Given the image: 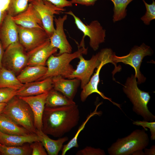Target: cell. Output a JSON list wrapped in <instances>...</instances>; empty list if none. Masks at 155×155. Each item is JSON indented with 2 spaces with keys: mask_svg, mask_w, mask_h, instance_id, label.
Listing matches in <instances>:
<instances>
[{
  "mask_svg": "<svg viewBox=\"0 0 155 155\" xmlns=\"http://www.w3.org/2000/svg\"><path fill=\"white\" fill-rule=\"evenodd\" d=\"M0 155H1L0 153Z\"/></svg>",
  "mask_w": 155,
  "mask_h": 155,
  "instance_id": "60d3db41",
  "label": "cell"
},
{
  "mask_svg": "<svg viewBox=\"0 0 155 155\" xmlns=\"http://www.w3.org/2000/svg\"><path fill=\"white\" fill-rule=\"evenodd\" d=\"M11 17L17 25L22 27L43 28L39 14L30 3L24 11Z\"/></svg>",
  "mask_w": 155,
  "mask_h": 155,
  "instance_id": "e0dca14e",
  "label": "cell"
},
{
  "mask_svg": "<svg viewBox=\"0 0 155 155\" xmlns=\"http://www.w3.org/2000/svg\"><path fill=\"white\" fill-rule=\"evenodd\" d=\"M17 90L7 88H0V103H7L17 96Z\"/></svg>",
  "mask_w": 155,
  "mask_h": 155,
  "instance_id": "4dcf8cb0",
  "label": "cell"
},
{
  "mask_svg": "<svg viewBox=\"0 0 155 155\" xmlns=\"http://www.w3.org/2000/svg\"><path fill=\"white\" fill-rule=\"evenodd\" d=\"M7 104V103H0V114L2 113Z\"/></svg>",
  "mask_w": 155,
  "mask_h": 155,
  "instance_id": "ab89813d",
  "label": "cell"
},
{
  "mask_svg": "<svg viewBox=\"0 0 155 155\" xmlns=\"http://www.w3.org/2000/svg\"><path fill=\"white\" fill-rule=\"evenodd\" d=\"M4 50L0 41V69L2 67V60Z\"/></svg>",
  "mask_w": 155,
  "mask_h": 155,
  "instance_id": "f35d334b",
  "label": "cell"
},
{
  "mask_svg": "<svg viewBox=\"0 0 155 155\" xmlns=\"http://www.w3.org/2000/svg\"><path fill=\"white\" fill-rule=\"evenodd\" d=\"M47 67L42 65H27L17 77L22 84L39 80L45 74Z\"/></svg>",
  "mask_w": 155,
  "mask_h": 155,
  "instance_id": "44dd1931",
  "label": "cell"
},
{
  "mask_svg": "<svg viewBox=\"0 0 155 155\" xmlns=\"http://www.w3.org/2000/svg\"><path fill=\"white\" fill-rule=\"evenodd\" d=\"M98 0H71V3L77 4L86 6L93 5Z\"/></svg>",
  "mask_w": 155,
  "mask_h": 155,
  "instance_id": "8d00e7d4",
  "label": "cell"
},
{
  "mask_svg": "<svg viewBox=\"0 0 155 155\" xmlns=\"http://www.w3.org/2000/svg\"><path fill=\"white\" fill-rule=\"evenodd\" d=\"M0 41L4 50L10 45L19 42L17 25L8 14L0 26Z\"/></svg>",
  "mask_w": 155,
  "mask_h": 155,
  "instance_id": "9a60e30c",
  "label": "cell"
},
{
  "mask_svg": "<svg viewBox=\"0 0 155 155\" xmlns=\"http://www.w3.org/2000/svg\"><path fill=\"white\" fill-rule=\"evenodd\" d=\"M142 0L145 6L146 11L141 19L145 24L148 25L151 21L155 19V1L152 0V3L149 4L145 0Z\"/></svg>",
  "mask_w": 155,
  "mask_h": 155,
  "instance_id": "f546056e",
  "label": "cell"
},
{
  "mask_svg": "<svg viewBox=\"0 0 155 155\" xmlns=\"http://www.w3.org/2000/svg\"><path fill=\"white\" fill-rule=\"evenodd\" d=\"M149 143L146 131L137 129L127 136L118 139L108 149L107 152L110 155H132L136 151L142 150Z\"/></svg>",
  "mask_w": 155,
  "mask_h": 155,
  "instance_id": "5b68a950",
  "label": "cell"
},
{
  "mask_svg": "<svg viewBox=\"0 0 155 155\" xmlns=\"http://www.w3.org/2000/svg\"><path fill=\"white\" fill-rule=\"evenodd\" d=\"M105 153L103 150L99 148H95L90 146H86L84 149L78 151L76 154L77 155H105Z\"/></svg>",
  "mask_w": 155,
  "mask_h": 155,
  "instance_id": "d6a6232c",
  "label": "cell"
},
{
  "mask_svg": "<svg viewBox=\"0 0 155 155\" xmlns=\"http://www.w3.org/2000/svg\"><path fill=\"white\" fill-rule=\"evenodd\" d=\"M2 114L10 118L30 133L36 134L34 116L28 104L16 96L8 103Z\"/></svg>",
  "mask_w": 155,
  "mask_h": 155,
  "instance_id": "277c9868",
  "label": "cell"
},
{
  "mask_svg": "<svg viewBox=\"0 0 155 155\" xmlns=\"http://www.w3.org/2000/svg\"><path fill=\"white\" fill-rule=\"evenodd\" d=\"M53 88L52 78L26 84L17 90V96L26 97L38 95L49 92Z\"/></svg>",
  "mask_w": 155,
  "mask_h": 155,
  "instance_id": "ac0fdd59",
  "label": "cell"
},
{
  "mask_svg": "<svg viewBox=\"0 0 155 155\" xmlns=\"http://www.w3.org/2000/svg\"><path fill=\"white\" fill-rule=\"evenodd\" d=\"M36 134L49 155H58L61 150L64 143L68 140V138L66 136L57 140L52 139L42 130H36Z\"/></svg>",
  "mask_w": 155,
  "mask_h": 155,
  "instance_id": "ffe728a7",
  "label": "cell"
},
{
  "mask_svg": "<svg viewBox=\"0 0 155 155\" xmlns=\"http://www.w3.org/2000/svg\"><path fill=\"white\" fill-rule=\"evenodd\" d=\"M53 89L73 100L80 83V80L74 78L67 80L61 75L52 78Z\"/></svg>",
  "mask_w": 155,
  "mask_h": 155,
  "instance_id": "d6986e66",
  "label": "cell"
},
{
  "mask_svg": "<svg viewBox=\"0 0 155 155\" xmlns=\"http://www.w3.org/2000/svg\"><path fill=\"white\" fill-rule=\"evenodd\" d=\"M36 0H30L29 3ZM49 1L57 7L60 8H63L64 7H71L72 4L70 1L67 0H43Z\"/></svg>",
  "mask_w": 155,
  "mask_h": 155,
  "instance_id": "d590c367",
  "label": "cell"
},
{
  "mask_svg": "<svg viewBox=\"0 0 155 155\" xmlns=\"http://www.w3.org/2000/svg\"><path fill=\"white\" fill-rule=\"evenodd\" d=\"M153 52L150 46L143 43L140 46H134L129 53L125 55L118 56L113 53L112 60L115 67L116 64L119 62H122L132 67L135 70V76L137 79V84H140L145 82L146 79L140 71L142 60L145 56L151 55Z\"/></svg>",
  "mask_w": 155,
  "mask_h": 155,
  "instance_id": "52a82bcc",
  "label": "cell"
},
{
  "mask_svg": "<svg viewBox=\"0 0 155 155\" xmlns=\"http://www.w3.org/2000/svg\"><path fill=\"white\" fill-rule=\"evenodd\" d=\"M27 53L19 42L11 44L4 50L2 67L15 74L20 72L27 65Z\"/></svg>",
  "mask_w": 155,
  "mask_h": 155,
  "instance_id": "9c48e42d",
  "label": "cell"
},
{
  "mask_svg": "<svg viewBox=\"0 0 155 155\" xmlns=\"http://www.w3.org/2000/svg\"><path fill=\"white\" fill-rule=\"evenodd\" d=\"M133 124L137 126H141L144 129L147 131L148 130L146 128L150 129L151 133V140H155V122L154 121H133Z\"/></svg>",
  "mask_w": 155,
  "mask_h": 155,
  "instance_id": "1f68e13d",
  "label": "cell"
},
{
  "mask_svg": "<svg viewBox=\"0 0 155 155\" xmlns=\"http://www.w3.org/2000/svg\"><path fill=\"white\" fill-rule=\"evenodd\" d=\"M144 149L145 155H155V146L154 145H152L149 149L145 148Z\"/></svg>",
  "mask_w": 155,
  "mask_h": 155,
  "instance_id": "74e56055",
  "label": "cell"
},
{
  "mask_svg": "<svg viewBox=\"0 0 155 155\" xmlns=\"http://www.w3.org/2000/svg\"><path fill=\"white\" fill-rule=\"evenodd\" d=\"M23 85L12 71L3 67L0 69V88H7L18 90Z\"/></svg>",
  "mask_w": 155,
  "mask_h": 155,
  "instance_id": "d4e9b609",
  "label": "cell"
},
{
  "mask_svg": "<svg viewBox=\"0 0 155 155\" xmlns=\"http://www.w3.org/2000/svg\"><path fill=\"white\" fill-rule=\"evenodd\" d=\"M58 49L51 45L49 39L41 44L27 52V65L45 66L46 62L51 55L56 53Z\"/></svg>",
  "mask_w": 155,
  "mask_h": 155,
  "instance_id": "5bb4252c",
  "label": "cell"
},
{
  "mask_svg": "<svg viewBox=\"0 0 155 155\" xmlns=\"http://www.w3.org/2000/svg\"><path fill=\"white\" fill-rule=\"evenodd\" d=\"M67 14L63 17H55V30L49 39L52 46L59 50L58 55L64 53H71L72 47L68 40L64 29V24L67 20Z\"/></svg>",
  "mask_w": 155,
  "mask_h": 155,
  "instance_id": "7c38bea8",
  "label": "cell"
},
{
  "mask_svg": "<svg viewBox=\"0 0 155 155\" xmlns=\"http://www.w3.org/2000/svg\"><path fill=\"white\" fill-rule=\"evenodd\" d=\"M136 79L133 74L128 77L125 85H123V91L133 104V111L143 117L144 120L153 121L155 116L150 111L148 106L150 96L148 92L138 88Z\"/></svg>",
  "mask_w": 155,
  "mask_h": 155,
  "instance_id": "7a4b0ae2",
  "label": "cell"
},
{
  "mask_svg": "<svg viewBox=\"0 0 155 155\" xmlns=\"http://www.w3.org/2000/svg\"><path fill=\"white\" fill-rule=\"evenodd\" d=\"M64 13L73 17L77 28L83 34L80 43L78 46L80 48L85 47L84 38L86 36H88L90 38V47L94 51L97 50L100 44L104 42L106 36V30L100 23L98 20H94L89 25L86 24L71 10Z\"/></svg>",
  "mask_w": 155,
  "mask_h": 155,
  "instance_id": "ba28073f",
  "label": "cell"
},
{
  "mask_svg": "<svg viewBox=\"0 0 155 155\" xmlns=\"http://www.w3.org/2000/svg\"><path fill=\"white\" fill-rule=\"evenodd\" d=\"M78 50L73 53H65L58 56L53 55L50 56L46 63V72L39 80L58 75L69 78L75 69L70 64L71 62L75 58H78L80 56L87 53L88 48H80L78 46Z\"/></svg>",
  "mask_w": 155,
  "mask_h": 155,
  "instance_id": "3957f363",
  "label": "cell"
},
{
  "mask_svg": "<svg viewBox=\"0 0 155 155\" xmlns=\"http://www.w3.org/2000/svg\"><path fill=\"white\" fill-rule=\"evenodd\" d=\"M39 14L43 28L50 37L55 30L54 17L65 9L59 8L51 2L43 0H36L30 2Z\"/></svg>",
  "mask_w": 155,
  "mask_h": 155,
  "instance_id": "30bf717a",
  "label": "cell"
},
{
  "mask_svg": "<svg viewBox=\"0 0 155 155\" xmlns=\"http://www.w3.org/2000/svg\"><path fill=\"white\" fill-rule=\"evenodd\" d=\"M80 119L79 110L76 104L56 107H45L41 130L47 135L60 138L75 127Z\"/></svg>",
  "mask_w": 155,
  "mask_h": 155,
  "instance_id": "6da1fadb",
  "label": "cell"
},
{
  "mask_svg": "<svg viewBox=\"0 0 155 155\" xmlns=\"http://www.w3.org/2000/svg\"><path fill=\"white\" fill-rule=\"evenodd\" d=\"M9 0H0V26L7 14Z\"/></svg>",
  "mask_w": 155,
  "mask_h": 155,
  "instance_id": "e575fe53",
  "label": "cell"
},
{
  "mask_svg": "<svg viewBox=\"0 0 155 155\" xmlns=\"http://www.w3.org/2000/svg\"><path fill=\"white\" fill-rule=\"evenodd\" d=\"M48 92L35 96L19 97L30 107L34 115V125L36 130H41L42 117Z\"/></svg>",
  "mask_w": 155,
  "mask_h": 155,
  "instance_id": "2e32d148",
  "label": "cell"
},
{
  "mask_svg": "<svg viewBox=\"0 0 155 155\" xmlns=\"http://www.w3.org/2000/svg\"><path fill=\"white\" fill-rule=\"evenodd\" d=\"M30 146L32 150V155H47V153L42 143L39 141L34 142Z\"/></svg>",
  "mask_w": 155,
  "mask_h": 155,
  "instance_id": "836d02e7",
  "label": "cell"
},
{
  "mask_svg": "<svg viewBox=\"0 0 155 155\" xmlns=\"http://www.w3.org/2000/svg\"><path fill=\"white\" fill-rule=\"evenodd\" d=\"M102 104V102L96 105L94 111L90 113L87 117L85 120L79 127L75 136L67 144L63 146L61 149L62 155H65L68 151L73 148L79 147L78 138L80 133L84 129L86 124L91 117L96 115H99L101 114L102 113L101 111H97V110L98 107Z\"/></svg>",
  "mask_w": 155,
  "mask_h": 155,
  "instance_id": "484cf974",
  "label": "cell"
},
{
  "mask_svg": "<svg viewBox=\"0 0 155 155\" xmlns=\"http://www.w3.org/2000/svg\"><path fill=\"white\" fill-rule=\"evenodd\" d=\"M113 3L114 14L113 20L114 22L120 21L127 15L126 8L128 5L133 0H110Z\"/></svg>",
  "mask_w": 155,
  "mask_h": 155,
  "instance_id": "83f0119b",
  "label": "cell"
},
{
  "mask_svg": "<svg viewBox=\"0 0 155 155\" xmlns=\"http://www.w3.org/2000/svg\"><path fill=\"white\" fill-rule=\"evenodd\" d=\"M37 141H39V139L36 134L22 135L8 134L0 131V144L6 146H21Z\"/></svg>",
  "mask_w": 155,
  "mask_h": 155,
  "instance_id": "7402d4cb",
  "label": "cell"
},
{
  "mask_svg": "<svg viewBox=\"0 0 155 155\" xmlns=\"http://www.w3.org/2000/svg\"><path fill=\"white\" fill-rule=\"evenodd\" d=\"M113 53V52H112L102 61L99 66L97 68L96 72L90 78L88 82L82 89V90L80 95V99L82 101H85L89 95L93 93H96L104 99L109 100L113 104L121 110L120 104L113 102L111 98L106 96L98 90V88L100 81L99 74L100 70L105 65L110 63H113L111 58Z\"/></svg>",
  "mask_w": 155,
  "mask_h": 155,
  "instance_id": "4fadbf2b",
  "label": "cell"
},
{
  "mask_svg": "<svg viewBox=\"0 0 155 155\" xmlns=\"http://www.w3.org/2000/svg\"><path fill=\"white\" fill-rule=\"evenodd\" d=\"M1 155H30L32 150L30 145L24 144L15 146H7L0 144Z\"/></svg>",
  "mask_w": 155,
  "mask_h": 155,
  "instance_id": "4316f807",
  "label": "cell"
},
{
  "mask_svg": "<svg viewBox=\"0 0 155 155\" xmlns=\"http://www.w3.org/2000/svg\"><path fill=\"white\" fill-rule=\"evenodd\" d=\"M113 52L110 48L102 49L88 60L84 59L82 55L80 56L76 69L69 78H76L79 80L81 88L82 89L89 81L94 69L97 68L102 61Z\"/></svg>",
  "mask_w": 155,
  "mask_h": 155,
  "instance_id": "8992f818",
  "label": "cell"
},
{
  "mask_svg": "<svg viewBox=\"0 0 155 155\" xmlns=\"http://www.w3.org/2000/svg\"><path fill=\"white\" fill-rule=\"evenodd\" d=\"M30 0H9L7 14L15 16L24 11L27 8Z\"/></svg>",
  "mask_w": 155,
  "mask_h": 155,
  "instance_id": "f1b7e54d",
  "label": "cell"
},
{
  "mask_svg": "<svg viewBox=\"0 0 155 155\" xmlns=\"http://www.w3.org/2000/svg\"><path fill=\"white\" fill-rule=\"evenodd\" d=\"M19 41L27 53L49 39L42 28H27L17 25Z\"/></svg>",
  "mask_w": 155,
  "mask_h": 155,
  "instance_id": "8fae6325",
  "label": "cell"
},
{
  "mask_svg": "<svg viewBox=\"0 0 155 155\" xmlns=\"http://www.w3.org/2000/svg\"><path fill=\"white\" fill-rule=\"evenodd\" d=\"M0 131L9 135H25L32 133L2 113L0 114Z\"/></svg>",
  "mask_w": 155,
  "mask_h": 155,
  "instance_id": "603a6c76",
  "label": "cell"
},
{
  "mask_svg": "<svg viewBox=\"0 0 155 155\" xmlns=\"http://www.w3.org/2000/svg\"><path fill=\"white\" fill-rule=\"evenodd\" d=\"M73 100L68 98L53 88L48 92L45 107H56L75 104Z\"/></svg>",
  "mask_w": 155,
  "mask_h": 155,
  "instance_id": "cb8c5ba5",
  "label": "cell"
}]
</instances>
